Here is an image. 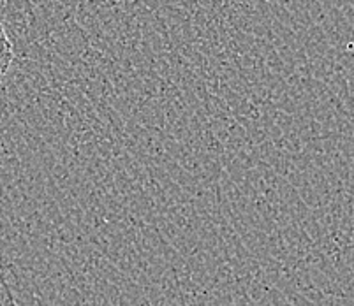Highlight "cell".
I'll return each mask as SVG.
<instances>
[{"label":"cell","instance_id":"1","mask_svg":"<svg viewBox=\"0 0 354 306\" xmlns=\"http://www.w3.org/2000/svg\"><path fill=\"white\" fill-rule=\"evenodd\" d=\"M12 60H15V51H12V44L9 41L8 34L2 32L0 34V86L4 83L6 76H8V70L11 67Z\"/></svg>","mask_w":354,"mask_h":306},{"label":"cell","instance_id":"2","mask_svg":"<svg viewBox=\"0 0 354 306\" xmlns=\"http://www.w3.org/2000/svg\"><path fill=\"white\" fill-rule=\"evenodd\" d=\"M2 32H6V30H4V27H2V23H0V34H2Z\"/></svg>","mask_w":354,"mask_h":306}]
</instances>
